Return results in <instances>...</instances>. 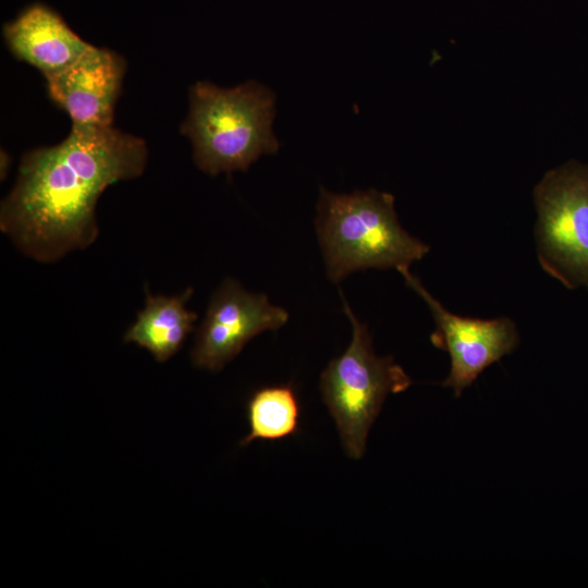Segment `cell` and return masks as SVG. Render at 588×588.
Listing matches in <instances>:
<instances>
[{
    "label": "cell",
    "instance_id": "cell-4",
    "mask_svg": "<svg viewBox=\"0 0 588 588\" xmlns=\"http://www.w3.org/2000/svg\"><path fill=\"white\" fill-rule=\"evenodd\" d=\"M353 334L347 348L321 372L320 391L347 456L359 460L385 397L405 391L412 380L393 357H379L367 326L341 295Z\"/></svg>",
    "mask_w": 588,
    "mask_h": 588
},
{
    "label": "cell",
    "instance_id": "cell-2",
    "mask_svg": "<svg viewBox=\"0 0 588 588\" xmlns=\"http://www.w3.org/2000/svg\"><path fill=\"white\" fill-rule=\"evenodd\" d=\"M316 229L333 283L358 270L409 268L429 252L400 224L393 196L376 189L335 194L321 187Z\"/></svg>",
    "mask_w": 588,
    "mask_h": 588
},
{
    "label": "cell",
    "instance_id": "cell-11",
    "mask_svg": "<svg viewBox=\"0 0 588 588\" xmlns=\"http://www.w3.org/2000/svg\"><path fill=\"white\" fill-rule=\"evenodd\" d=\"M302 405L291 384L266 385L255 390L246 403L249 432L240 444L256 440L277 441L299 430Z\"/></svg>",
    "mask_w": 588,
    "mask_h": 588
},
{
    "label": "cell",
    "instance_id": "cell-5",
    "mask_svg": "<svg viewBox=\"0 0 588 588\" xmlns=\"http://www.w3.org/2000/svg\"><path fill=\"white\" fill-rule=\"evenodd\" d=\"M535 200L542 269L567 289L588 287V170L572 163L549 172Z\"/></svg>",
    "mask_w": 588,
    "mask_h": 588
},
{
    "label": "cell",
    "instance_id": "cell-10",
    "mask_svg": "<svg viewBox=\"0 0 588 588\" xmlns=\"http://www.w3.org/2000/svg\"><path fill=\"white\" fill-rule=\"evenodd\" d=\"M192 294V287L174 296L147 293L145 307L126 330L124 341L147 350L159 363L170 359L194 330L198 315L185 306Z\"/></svg>",
    "mask_w": 588,
    "mask_h": 588
},
{
    "label": "cell",
    "instance_id": "cell-3",
    "mask_svg": "<svg viewBox=\"0 0 588 588\" xmlns=\"http://www.w3.org/2000/svg\"><path fill=\"white\" fill-rule=\"evenodd\" d=\"M274 99L255 81L234 88L195 83L181 132L192 142L196 166L210 175L246 171L261 155L275 154Z\"/></svg>",
    "mask_w": 588,
    "mask_h": 588
},
{
    "label": "cell",
    "instance_id": "cell-8",
    "mask_svg": "<svg viewBox=\"0 0 588 588\" xmlns=\"http://www.w3.org/2000/svg\"><path fill=\"white\" fill-rule=\"evenodd\" d=\"M125 69L121 56L91 46L68 69L46 78L48 96L72 125H112Z\"/></svg>",
    "mask_w": 588,
    "mask_h": 588
},
{
    "label": "cell",
    "instance_id": "cell-7",
    "mask_svg": "<svg viewBox=\"0 0 588 588\" xmlns=\"http://www.w3.org/2000/svg\"><path fill=\"white\" fill-rule=\"evenodd\" d=\"M289 320V313L272 305L262 293L247 292L236 280L226 278L213 293L200 323L191 358L195 367L221 370L254 336L277 330Z\"/></svg>",
    "mask_w": 588,
    "mask_h": 588
},
{
    "label": "cell",
    "instance_id": "cell-9",
    "mask_svg": "<svg viewBox=\"0 0 588 588\" xmlns=\"http://www.w3.org/2000/svg\"><path fill=\"white\" fill-rule=\"evenodd\" d=\"M5 42L19 59L45 78L76 62L93 45L81 38L50 7L36 2L3 26Z\"/></svg>",
    "mask_w": 588,
    "mask_h": 588
},
{
    "label": "cell",
    "instance_id": "cell-1",
    "mask_svg": "<svg viewBox=\"0 0 588 588\" xmlns=\"http://www.w3.org/2000/svg\"><path fill=\"white\" fill-rule=\"evenodd\" d=\"M145 142L109 126L72 125L61 143L26 152L2 200L0 229L39 262H53L94 243L103 191L139 176Z\"/></svg>",
    "mask_w": 588,
    "mask_h": 588
},
{
    "label": "cell",
    "instance_id": "cell-6",
    "mask_svg": "<svg viewBox=\"0 0 588 588\" xmlns=\"http://www.w3.org/2000/svg\"><path fill=\"white\" fill-rule=\"evenodd\" d=\"M397 271L407 286L425 301L433 316L437 330L431 334V342L446 351L451 358V369L442 385L451 388L455 396L470 387L487 367L517 346L518 332L511 319L481 320L456 316L425 289L409 268Z\"/></svg>",
    "mask_w": 588,
    "mask_h": 588
}]
</instances>
